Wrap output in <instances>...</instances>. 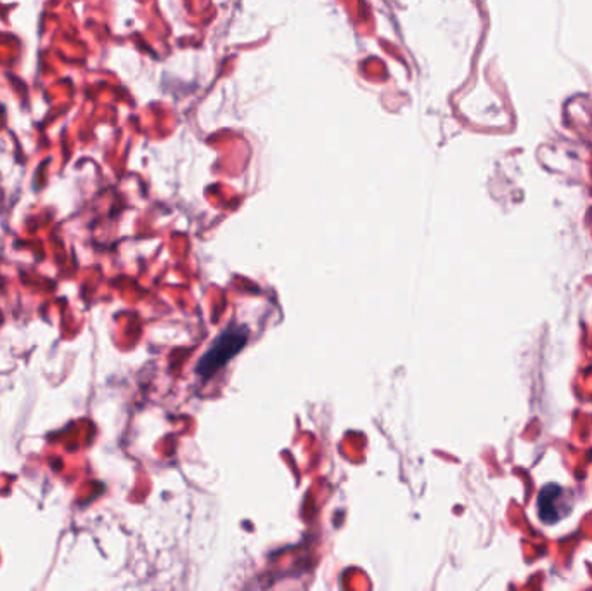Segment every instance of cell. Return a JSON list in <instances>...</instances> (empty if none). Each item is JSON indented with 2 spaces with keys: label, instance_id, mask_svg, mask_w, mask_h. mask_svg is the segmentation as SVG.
Returning <instances> with one entry per match:
<instances>
[{
  "label": "cell",
  "instance_id": "cell-1",
  "mask_svg": "<svg viewBox=\"0 0 592 591\" xmlns=\"http://www.w3.org/2000/svg\"><path fill=\"white\" fill-rule=\"evenodd\" d=\"M246 342H248V332L243 326L238 328H229L222 333L210 349L203 354L200 363H198V375L203 378H210L222 370L229 361H231L238 352L243 351Z\"/></svg>",
  "mask_w": 592,
  "mask_h": 591
},
{
  "label": "cell",
  "instance_id": "cell-2",
  "mask_svg": "<svg viewBox=\"0 0 592 591\" xmlns=\"http://www.w3.org/2000/svg\"><path fill=\"white\" fill-rule=\"evenodd\" d=\"M539 517H541L546 524H554L567 514V503H565V493L560 486L556 484H549L542 489L539 494Z\"/></svg>",
  "mask_w": 592,
  "mask_h": 591
}]
</instances>
